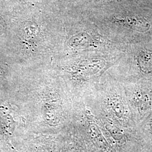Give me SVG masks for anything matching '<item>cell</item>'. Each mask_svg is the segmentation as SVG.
<instances>
[{
    "label": "cell",
    "mask_w": 152,
    "mask_h": 152,
    "mask_svg": "<svg viewBox=\"0 0 152 152\" xmlns=\"http://www.w3.org/2000/svg\"><path fill=\"white\" fill-rule=\"evenodd\" d=\"M115 22L126 27L130 28L139 32H145L149 30L150 28L149 23L147 20L142 18H136L135 17H125L120 19L116 18Z\"/></svg>",
    "instance_id": "6da1fadb"
},
{
    "label": "cell",
    "mask_w": 152,
    "mask_h": 152,
    "mask_svg": "<svg viewBox=\"0 0 152 152\" xmlns=\"http://www.w3.org/2000/svg\"><path fill=\"white\" fill-rule=\"evenodd\" d=\"M137 63L141 71L146 73H152V53L142 51L137 56Z\"/></svg>",
    "instance_id": "7a4b0ae2"
},
{
    "label": "cell",
    "mask_w": 152,
    "mask_h": 152,
    "mask_svg": "<svg viewBox=\"0 0 152 152\" xmlns=\"http://www.w3.org/2000/svg\"><path fill=\"white\" fill-rule=\"evenodd\" d=\"M24 35L28 37H34L38 33V27L34 23L25 24L23 28Z\"/></svg>",
    "instance_id": "3957f363"
},
{
    "label": "cell",
    "mask_w": 152,
    "mask_h": 152,
    "mask_svg": "<svg viewBox=\"0 0 152 152\" xmlns=\"http://www.w3.org/2000/svg\"><path fill=\"white\" fill-rule=\"evenodd\" d=\"M3 28V22L2 21V19L0 18V31Z\"/></svg>",
    "instance_id": "277c9868"
}]
</instances>
